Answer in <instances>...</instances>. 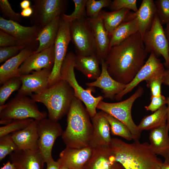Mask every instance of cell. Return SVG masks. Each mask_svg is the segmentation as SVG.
I'll return each instance as SVG.
<instances>
[{
    "instance_id": "d590c367",
    "label": "cell",
    "mask_w": 169,
    "mask_h": 169,
    "mask_svg": "<svg viewBox=\"0 0 169 169\" xmlns=\"http://www.w3.org/2000/svg\"><path fill=\"white\" fill-rule=\"evenodd\" d=\"M111 2V0H87L86 5L87 17L94 18L97 16L102 8H109Z\"/></svg>"
},
{
    "instance_id": "7a4b0ae2",
    "label": "cell",
    "mask_w": 169,
    "mask_h": 169,
    "mask_svg": "<svg viewBox=\"0 0 169 169\" xmlns=\"http://www.w3.org/2000/svg\"><path fill=\"white\" fill-rule=\"evenodd\" d=\"M115 160L124 169H161L162 160L151 150L149 143L134 141L126 143L112 138L110 145Z\"/></svg>"
},
{
    "instance_id": "f907efd6",
    "label": "cell",
    "mask_w": 169,
    "mask_h": 169,
    "mask_svg": "<svg viewBox=\"0 0 169 169\" xmlns=\"http://www.w3.org/2000/svg\"><path fill=\"white\" fill-rule=\"evenodd\" d=\"M164 31L166 38L169 43V23L166 24Z\"/></svg>"
},
{
    "instance_id": "6da1fadb",
    "label": "cell",
    "mask_w": 169,
    "mask_h": 169,
    "mask_svg": "<svg viewBox=\"0 0 169 169\" xmlns=\"http://www.w3.org/2000/svg\"><path fill=\"white\" fill-rule=\"evenodd\" d=\"M147 54L138 32L110 48L105 60L108 72L116 81L127 84L144 65Z\"/></svg>"
},
{
    "instance_id": "ab89813d",
    "label": "cell",
    "mask_w": 169,
    "mask_h": 169,
    "mask_svg": "<svg viewBox=\"0 0 169 169\" xmlns=\"http://www.w3.org/2000/svg\"><path fill=\"white\" fill-rule=\"evenodd\" d=\"M26 47L16 45L0 47V63H2L15 56Z\"/></svg>"
},
{
    "instance_id": "b9f144b4",
    "label": "cell",
    "mask_w": 169,
    "mask_h": 169,
    "mask_svg": "<svg viewBox=\"0 0 169 169\" xmlns=\"http://www.w3.org/2000/svg\"><path fill=\"white\" fill-rule=\"evenodd\" d=\"M162 77H155L146 81L147 86L151 90V96H158L161 95V86L162 83Z\"/></svg>"
},
{
    "instance_id": "c3c4849f",
    "label": "cell",
    "mask_w": 169,
    "mask_h": 169,
    "mask_svg": "<svg viewBox=\"0 0 169 169\" xmlns=\"http://www.w3.org/2000/svg\"><path fill=\"white\" fill-rule=\"evenodd\" d=\"M0 169H16L14 165L10 161H8Z\"/></svg>"
},
{
    "instance_id": "9a60e30c",
    "label": "cell",
    "mask_w": 169,
    "mask_h": 169,
    "mask_svg": "<svg viewBox=\"0 0 169 169\" xmlns=\"http://www.w3.org/2000/svg\"><path fill=\"white\" fill-rule=\"evenodd\" d=\"M52 70L44 69L38 71H33L30 74L21 75L20 78L22 82L18 93L30 96L33 93L39 94L48 87L49 80Z\"/></svg>"
},
{
    "instance_id": "7dc6e473",
    "label": "cell",
    "mask_w": 169,
    "mask_h": 169,
    "mask_svg": "<svg viewBox=\"0 0 169 169\" xmlns=\"http://www.w3.org/2000/svg\"><path fill=\"white\" fill-rule=\"evenodd\" d=\"M33 13V9L32 7L22 9L20 14L22 17H30Z\"/></svg>"
},
{
    "instance_id": "2e32d148",
    "label": "cell",
    "mask_w": 169,
    "mask_h": 169,
    "mask_svg": "<svg viewBox=\"0 0 169 169\" xmlns=\"http://www.w3.org/2000/svg\"><path fill=\"white\" fill-rule=\"evenodd\" d=\"M54 45L30 55L19 68L21 75L44 69L52 70L54 62Z\"/></svg>"
},
{
    "instance_id": "f6af8a7d",
    "label": "cell",
    "mask_w": 169,
    "mask_h": 169,
    "mask_svg": "<svg viewBox=\"0 0 169 169\" xmlns=\"http://www.w3.org/2000/svg\"><path fill=\"white\" fill-rule=\"evenodd\" d=\"M162 83L169 86V68L165 69L162 77ZM167 114L166 124L169 127V97L167 98Z\"/></svg>"
},
{
    "instance_id": "4316f807",
    "label": "cell",
    "mask_w": 169,
    "mask_h": 169,
    "mask_svg": "<svg viewBox=\"0 0 169 169\" xmlns=\"http://www.w3.org/2000/svg\"><path fill=\"white\" fill-rule=\"evenodd\" d=\"M60 16L58 17L41 29L36 38L38 46L34 53L40 52L54 45L58 32Z\"/></svg>"
},
{
    "instance_id": "cb8c5ba5",
    "label": "cell",
    "mask_w": 169,
    "mask_h": 169,
    "mask_svg": "<svg viewBox=\"0 0 169 169\" xmlns=\"http://www.w3.org/2000/svg\"><path fill=\"white\" fill-rule=\"evenodd\" d=\"M36 49L33 47H26L17 55L4 62L0 67V84L2 85L12 78L19 77L20 67Z\"/></svg>"
},
{
    "instance_id": "8d00e7d4",
    "label": "cell",
    "mask_w": 169,
    "mask_h": 169,
    "mask_svg": "<svg viewBox=\"0 0 169 169\" xmlns=\"http://www.w3.org/2000/svg\"><path fill=\"white\" fill-rule=\"evenodd\" d=\"M18 149L12 137L11 134L0 137V161L7 156Z\"/></svg>"
},
{
    "instance_id": "d6a6232c",
    "label": "cell",
    "mask_w": 169,
    "mask_h": 169,
    "mask_svg": "<svg viewBox=\"0 0 169 169\" xmlns=\"http://www.w3.org/2000/svg\"><path fill=\"white\" fill-rule=\"evenodd\" d=\"M21 85L20 76L12 78L5 82L0 88V106L4 105L11 94L18 90Z\"/></svg>"
},
{
    "instance_id": "681fc988",
    "label": "cell",
    "mask_w": 169,
    "mask_h": 169,
    "mask_svg": "<svg viewBox=\"0 0 169 169\" xmlns=\"http://www.w3.org/2000/svg\"><path fill=\"white\" fill-rule=\"evenodd\" d=\"M30 1L29 0H23L20 3V7L22 9L30 7Z\"/></svg>"
},
{
    "instance_id": "ee69618b",
    "label": "cell",
    "mask_w": 169,
    "mask_h": 169,
    "mask_svg": "<svg viewBox=\"0 0 169 169\" xmlns=\"http://www.w3.org/2000/svg\"><path fill=\"white\" fill-rule=\"evenodd\" d=\"M20 45L14 37L0 30V47Z\"/></svg>"
},
{
    "instance_id": "f35d334b",
    "label": "cell",
    "mask_w": 169,
    "mask_h": 169,
    "mask_svg": "<svg viewBox=\"0 0 169 169\" xmlns=\"http://www.w3.org/2000/svg\"><path fill=\"white\" fill-rule=\"evenodd\" d=\"M0 9L4 19L18 23L22 21V17L20 13H16L13 10L8 0H0Z\"/></svg>"
},
{
    "instance_id": "ac0fdd59",
    "label": "cell",
    "mask_w": 169,
    "mask_h": 169,
    "mask_svg": "<svg viewBox=\"0 0 169 169\" xmlns=\"http://www.w3.org/2000/svg\"><path fill=\"white\" fill-rule=\"evenodd\" d=\"M91 29L95 42L96 54L100 63L105 60L110 49V38L100 14L94 18L86 17Z\"/></svg>"
},
{
    "instance_id": "e0dca14e",
    "label": "cell",
    "mask_w": 169,
    "mask_h": 169,
    "mask_svg": "<svg viewBox=\"0 0 169 169\" xmlns=\"http://www.w3.org/2000/svg\"><path fill=\"white\" fill-rule=\"evenodd\" d=\"M94 148L90 145L80 149L66 147L59 154L57 161L60 166L70 169H83Z\"/></svg>"
},
{
    "instance_id": "f546056e",
    "label": "cell",
    "mask_w": 169,
    "mask_h": 169,
    "mask_svg": "<svg viewBox=\"0 0 169 169\" xmlns=\"http://www.w3.org/2000/svg\"><path fill=\"white\" fill-rule=\"evenodd\" d=\"M167 107L164 105L152 114L145 116L137 125L139 131H151L166 124L167 122Z\"/></svg>"
},
{
    "instance_id": "db71d44e",
    "label": "cell",
    "mask_w": 169,
    "mask_h": 169,
    "mask_svg": "<svg viewBox=\"0 0 169 169\" xmlns=\"http://www.w3.org/2000/svg\"><path fill=\"white\" fill-rule=\"evenodd\" d=\"M168 56H169V52H168Z\"/></svg>"
},
{
    "instance_id": "bcb514c9",
    "label": "cell",
    "mask_w": 169,
    "mask_h": 169,
    "mask_svg": "<svg viewBox=\"0 0 169 169\" xmlns=\"http://www.w3.org/2000/svg\"><path fill=\"white\" fill-rule=\"evenodd\" d=\"M47 167L45 169H60V166L58 161H55L54 159L47 162Z\"/></svg>"
},
{
    "instance_id": "5b68a950",
    "label": "cell",
    "mask_w": 169,
    "mask_h": 169,
    "mask_svg": "<svg viewBox=\"0 0 169 169\" xmlns=\"http://www.w3.org/2000/svg\"><path fill=\"white\" fill-rule=\"evenodd\" d=\"M76 55L70 52L67 54L61 65L60 79L66 81L73 89L74 96L81 101L85 105L90 118L94 116L99 103L104 99L103 96H93L91 93L94 91V87L84 89L77 81L74 72Z\"/></svg>"
},
{
    "instance_id": "ba28073f",
    "label": "cell",
    "mask_w": 169,
    "mask_h": 169,
    "mask_svg": "<svg viewBox=\"0 0 169 169\" xmlns=\"http://www.w3.org/2000/svg\"><path fill=\"white\" fill-rule=\"evenodd\" d=\"M86 17L70 23L71 41L77 55H96L93 35Z\"/></svg>"
},
{
    "instance_id": "1f68e13d",
    "label": "cell",
    "mask_w": 169,
    "mask_h": 169,
    "mask_svg": "<svg viewBox=\"0 0 169 169\" xmlns=\"http://www.w3.org/2000/svg\"><path fill=\"white\" fill-rule=\"evenodd\" d=\"M105 116L110 125L112 135L120 136L128 141L134 140L133 135L125 124L105 112Z\"/></svg>"
},
{
    "instance_id": "4fadbf2b",
    "label": "cell",
    "mask_w": 169,
    "mask_h": 169,
    "mask_svg": "<svg viewBox=\"0 0 169 169\" xmlns=\"http://www.w3.org/2000/svg\"><path fill=\"white\" fill-rule=\"evenodd\" d=\"M42 27L37 24L25 26L0 17V30L15 38L20 45L36 48L38 34Z\"/></svg>"
},
{
    "instance_id": "ffe728a7",
    "label": "cell",
    "mask_w": 169,
    "mask_h": 169,
    "mask_svg": "<svg viewBox=\"0 0 169 169\" xmlns=\"http://www.w3.org/2000/svg\"><path fill=\"white\" fill-rule=\"evenodd\" d=\"M83 169H124L115 159L110 146L94 148Z\"/></svg>"
},
{
    "instance_id": "83f0119b",
    "label": "cell",
    "mask_w": 169,
    "mask_h": 169,
    "mask_svg": "<svg viewBox=\"0 0 169 169\" xmlns=\"http://www.w3.org/2000/svg\"><path fill=\"white\" fill-rule=\"evenodd\" d=\"M100 64V62L95 54L87 56L76 55L75 68L87 78L96 79L101 73Z\"/></svg>"
},
{
    "instance_id": "74e56055",
    "label": "cell",
    "mask_w": 169,
    "mask_h": 169,
    "mask_svg": "<svg viewBox=\"0 0 169 169\" xmlns=\"http://www.w3.org/2000/svg\"><path fill=\"white\" fill-rule=\"evenodd\" d=\"M156 14L162 25L169 23V0L154 1Z\"/></svg>"
},
{
    "instance_id": "f5cc1de1",
    "label": "cell",
    "mask_w": 169,
    "mask_h": 169,
    "mask_svg": "<svg viewBox=\"0 0 169 169\" xmlns=\"http://www.w3.org/2000/svg\"><path fill=\"white\" fill-rule=\"evenodd\" d=\"M60 169H70L68 168L63 167V166H60Z\"/></svg>"
},
{
    "instance_id": "484cf974",
    "label": "cell",
    "mask_w": 169,
    "mask_h": 169,
    "mask_svg": "<svg viewBox=\"0 0 169 169\" xmlns=\"http://www.w3.org/2000/svg\"><path fill=\"white\" fill-rule=\"evenodd\" d=\"M169 127L167 124L151 131L149 138L151 150L157 156L169 161Z\"/></svg>"
},
{
    "instance_id": "3957f363",
    "label": "cell",
    "mask_w": 169,
    "mask_h": 169,
    "mask_svg": "<svg viewBox=\"0 0 169 169\" xmlns=\"http://www.w3.org/2000/svg\"><path fill=\"white\" fill-rule=\"evenodd\" d=\"M90 114L83 102L74 97L67 114V126L61 137L66 147L80 149L89 145L93 133Z\"/></svg>"
},
{
    "instance_id": "816d5d0a",
    "label": "cell",
    "mask_w": 169,
    "mask_h": 169,
    "mask_svg": "<svg viewBox=\"0 0 169 169\" xmlns=\"http://www.w3.org/2000/svg\"><path fill=\"white\" fill-rule=\"evenodd\" d=\"M161 169H169V161L163 162Z\"/></svg>"
},
{
    "instance_id": "8fae6325",
    "label": "cell",
    "mask_w": 169,
    "mask_h": 169,
    "mask_svg": "<svg viewBox=\"0 0 169 169\" xmlns=\"http://www.w3.org/2000/svg\"><path fill=\"white\" fill-rule=\"evenodd\" d=\"M39 150L45 163L53 159L52 152L57 138L61 136L63 131L58 122L48 118L38 120Z\"/></svg>"
},
{
    "instance_id": "277c9868",
    "label": "cell",
    "mask_w": 169,
    "mask_h": 169,
    "mask_svg": "<svg viewBox=\"0 0 169 169\" xmlns=\"http://www.w3.org/2000/svg\"><path fill=\"white\" fill-rule=\"evenodd\" d=\"M74 97L73 89L61 79L41 93L33 94L31 98L43 104L47 109L49 118L58 122L67 114Z\"/></svg>"
},
{
    "instance_id": "9c48e42d",
    "label": "cell",
    "mask_w": 169,
    "mask_h": 169,
    "mask_svg": "<svg viewBox=\"0 0 169 169\" xmlns=\"http://www.w3.org/2000/svg\"><path fill=\"white\" fill-rule=\"evenodd\" d=\"M142 40L146 52H153L157 58L162 56L165 59V66L169 68V43L156 14L150 28L145 33Z\"/></svg>"
},
{
    "instance_id": "52a82bcc",
    "label": "cell",
    "mask_w": 169,
    "mask_h": 169,
    "mask_svg": "<svg viewBox=\"0 0 169 169\" xmlns=\"http://www.w3.org/2000/svg\"><path fill=\"white\" fill-rule=\"evenodd\" d=\"M144 89L139 86L136 92L130 97L123 101L116 103H108L100 101L97 108L119 120L129 128L133 135L134 140H139L141 132L133 121L131 114L132 105L135 100L141 97L144 92Z\"/></svg>"
},
{
    "instance_id": "836d02e7",
    "label": "cell",
    "mask_w": 169,
    "mask_h": 169,
    "mask_svg": "<svg viewBox=\"0 0 169 169\" xmlns=\"http://www.w3.org/2000/svg\"><path fill=\"white\" fill-rule=\"evenodd\" d=\"M73 1L75 5L74 11L70 14L64 13L60 16L64 21L69 23L87 17L86 5L87 0H73Z\"/></svg>"
},
{
    "instance_id": "5bb4252c",
    "label": "cell",
    "mask_w": 169,
    "mask_h": 169,
    "mask_svg": "<svg viewBox=\"0 0 169 169\" xmlns=\"http://www.w3.org/2000/svg\"><path fill=\"white\" fill-rule=\"evenodd\" d=\"M165 69L161 60L153 52L150 53L147 60L133 80L127 84L125 88L116 95L114 99L120 100L127 94L131 92L140 82L155 77H162Z\"/></svg>"
},
{
    "instance_id": "d4e9b609",
    "label": "cell",
    "mask_w": 169,
    "mask_h": 169,
    "mask_svg": "<svg viewBox=\"0 0 169 169\" xmlns=\"http://www.w3.org/2000/svg\"><path fill=\"white\" fill-rule=\"evenodd\" d=\"M38 120H34L25 128L12 133V137L18 149L39 150Z\"/></svg>"
},
{
    "instance_id": "f1b7e54d",
    "label": "cell",
    "mask_w": 169,
    "mask_h": 169,
    "mask_svg": "<svg viewBox=\"0 0 169 169\" xmlns=\"http://www.w3.org/2000/svg\"><path fill=\"white\" fill-rule=\"evenodd\" d=\"M138 32L136 19L134 18L124 21L118 26L110 35V48L119 44L126 38Z\"/></svg>"
},
{
    "instance_id": "7bdbcfd3",
    "label": "cell",
    "mask_w": 169,
    "mask_h": 169,
    "mask_svg": "<svg viewBox=\"0 0 169 169\" xmlns=\"http://www.w3.org/2000/svg\"><path fill=\"white\" fill-rule=\"evenodd\" d=\"M151 102L148 106H145L146 110L155 112L167 103V98L161 95L158 96H151Z\"/></svg>"
},
{
    "instance_id": "e575fe53",
    "label": "cell",
    "mask_w": 169,
    "mask_h": 169,
    "mask_svg": "<svg viewBox=\"0 0 169 169\" xmlns=\"http://www.w3.org/2000/svg\"><path fill=\"white\" fill-rule=\"evenodd\" d=\"M34 120L31 118L13 120L9 124L0 127V137L25 128Z\"/></svg>"
},
{
    "instance_id": "8992f818",
    "label": "cell",
    "mask_w": 169,
    "mask_h": 169,
    "mask_svg": "<svg viewBox=\"0 0 169 169\" xmlns=\"http://www.w3.org/2000/svg\"><path fill=\"white\" fill-rule=\"evenodd\" d=\"M47 115L46 112L39 110L36 102L31 98L18 93L7 103L0 106V120L31 118L38 121Z\"/></svg>"
},
{
    "instance_id": "7402d4cb",
    "label": "cell",
    "mask_w": 169,
    "mask_h": 169,
    "mask_svg": "<svg viewBox=\"0 0 169 169\" xmlns=\"http://www.w3.org/2000/svg\"><path fill=\"white\" fill-rule=\"evenodd\" d=\"M16 169H43L45 163L39 150L18 149L10 154Z\"/></svg>"
},
{
    "instance_id": "44dd1931",
    "label": "cell",
    "mask_w": 169,
    "mask_h": 169,
    "mask_svg": "<svg viewBox=\"0 0 169 169\" xmlns=\"http://www.w3.org/2000/svg\"><path fill=\"white\" fill-rule=\"evenodd\" d=\"M91 119L93 133L89 145L94 148L110 145L112 139L110 127L105 112L102 110L97 112Z\"/></svg>"
},
{
    "instance_id": "30bf717a",
    "label": "cell",
    "mask_w": 169,
    "mask_h": 169,
    "mask_svg": "<svg viewBox=\"0 0 169 169\" xmlns=\"http://www.w3.org/2000/svg\"><path fill=\"white\" fill-rule=\"evenodd\" d=\"M33 13L30 22L43 28L55 18L61 16L66 9L68 1L33 0Z\"/></svg>"
},
{
    "instance_id": "4dcf8cb0",
    "label": "cell",
    "mask_w": 169,
    "mask_h": 169,
    "mask_svg": "<svg viewBox=\"0 0 169 169\" xmlns=\"http://www.w3.org/2000/svg\"><path fill=\"white\" fill-rule=\"evenodd\" d=\"M130 12V9L126 8L111 12L103 10L100 11L105 27L109 36L118 26L125 21Z\"/></svg>"
},
{
    "instance_id": "7c38bea8",
    "label": "cell",
    "mask_w": 169,
    "mask_h": 169,
    "mask_svg": "<svg viewBox=\"0 0 169 169\" xmlns=\"http://www.w3.org/2000/svg\"><path fill=\"white\" fill-rule=\"evenodd\" d=\"M70 27V23L64 21L60 17L58 32L54 44V64L49 79L48 87L61 79V67L71 41Z\"/></svg>"
},
{
    "instance_id": "d6986e66",
    "label": "cell",
    "mask_w": 169,
    "mask_h": 169,
    "mask_svg": "<svg viewBox=\"0 0 169 169\" xmlns=\"http://www.w3.org/2000/svg\"><path fill=\"white\" fill-rule=\"evenodd\" d=\"M101 74L95 81L86 83L88 87H97L101 89L104 98L114 99L115 96L122 92L126 85L117 82L108 73L105 60H101Z\"/></svg>"
},
{
    "instance_id": "603a6c76",
    "label": "cell",
    "mask_w": 169,
    "mask_h": 169,
    "mask_svg": "<svg viewBox=\"0 0 169 169\" xmlns=\"http://www.w3.org/2000/svg\"><path fill=\"white\" fill-rule=\"evenodd\" d=\"M156 14L154 1L143 0L137 11L130 12L125 21L136 18L137 20L138 32L142 38L146 32L150 28Z\"/></svg>"
},
{
    "instance_id": "60d3db41",
    "label": "cell",
    "mask_w": 169,
    "mask_h": 169,
    "mask_svg": "<svg viewBox=\"0 0 169 169\" xmlns=\"http://www.w3.org/2000/svg\"><path fill=\"white\" fill-rule=\"evenodd\" d=\"M137 2L136 0H114L112 1L109 8L112 11L126 8L136 12L138 9Z\"/></svg>"
}]
</instances>
